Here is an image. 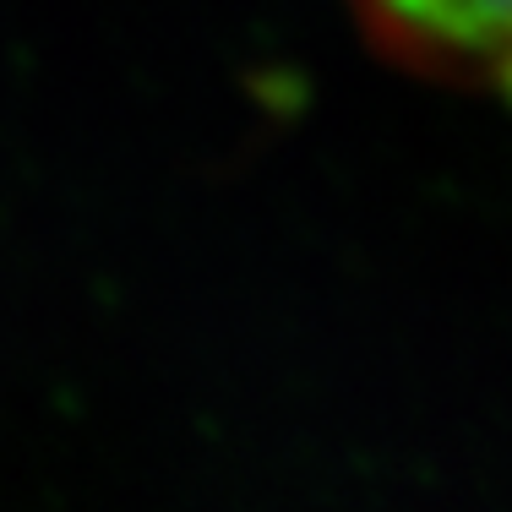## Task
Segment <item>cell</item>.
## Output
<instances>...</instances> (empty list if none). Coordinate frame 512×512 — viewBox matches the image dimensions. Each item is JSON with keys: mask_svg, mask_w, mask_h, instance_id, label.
I'll return each mask as SVG.
<instances>
[{"mask_svg": "<svg viewBox=\"0 0 512 512\" xmlns=\"http://www.w3.org/2000/svg\"><path fill=\"white\" fill-rule=\"evenodd\" d=\"M365 11L431 60L512 77V0H365Z\"/></svg>", "mask_w": 512, "mask_h": 512, "instance_id": "obj_1", "label": "cell"}]
</instances>
